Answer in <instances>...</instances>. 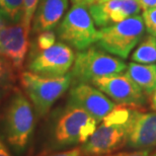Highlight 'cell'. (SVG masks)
<instances>
[{"mask_svg":"<svg viewBox=\"0 0 156 156\" xmlns=\"http://www.w3.org/2000/svg\"><path fill=\"white\" fill-rule=\"evenodd\" d=\"M0 156H11L7 147L5 146L4 142H3L1 139H0Z\"/></svg>","mask_w":156,"mask_h":156,"instance_id":"27","label":"cell"},{"mask_svg":"<svg viewBox=\"0 0 156 156\" xmlns=\"http://www.w3.org/2000/svg\"><path fill=\"white\" fill-rule=\"evenodd\" d=\"M69 0H40L33 17L32 34L53 30L63 18Z\"/></svg>","mask_w":156,"mask_h":156,"instance_id":"14","label":"cell"},{"mask_svg":"<svg viewBox=\"0 0 156 156\" xmlns=\"http://www.w3.org/2000/svg\"><path fill=\"white\" fill-rule=\"evenodd\" d=\"M142 18L147 33L156 37V7L143 10Z\"/></svg>","mask_w":156,"mask_h":156,"instance_id":"20","label":"cell"},{"mask_svg":"<svg viewBox=\"0 0 156 156\" xmlns=\"http://www.w3.org/2000/svg\"><path fill=\"white\" fill-rule=\"evenodd\" d=\"M149 156H156V151H155V152H153V153H152V154H150V155H149Z\"/></svg>","mask_w":156,"mask_h":156,"instance_id":"30","label":"cell"},{"mask_svg":"<svg viewBox=\"0 0 156 156\" xmlns=\"http://www.w3.org/2000/svg\"><path fill=\"white\" fill-rule=\"evenodd\" d=\"M98 122L82 108L68 104L54 122L50 136L52 149L82 145L95 131Z\"/></svg>","mask_w":156,"mask_h":156,"instance_id":"3","label":"cell"},{"mask_svg":"<svg viewBox=\"0 0 156 156\" xmlns=\"http://www.w3.org/2000/svg\"><path fill=\"white\" fill-rule=\"evenodd\" d=\"M48 156H83V154H82V151H81V148L76 147V148L69 149V150L57 152V153L51 154Z\"/></svg>","mask_w":156,"mask_h":156,"instance_id":"23","label":"cell"},{"mask_svg":"<svg viewBox=\"0 0 156 156\" xmlns=\"http://www.w3.org/2000/svg\"><path fill=\"white\" fill-rule=\"evenodd\" d=\"M2 124L6 141L15 152H23L34 132L35 114L30 99L17 87L9 94L3 111Z\"/></svg>","mask_w":156,"mask_h":156,"instance_id":"2","label":"cell"},{"mask_svg":"<svg viewBox=\"0 0 156 156\" xmlns=\"http://www.w3.org/2000/svg\"><path fill=\"white\" fill-rule=\"evenodd\" d=\"M20 83L39 117H45L53 105L72 85V76L68 72L63 76L46 77L30 71H21Z\"/></svg>","mask_w":156,"mask_h":156,"instance_id":"4","label":"cell"},{"mask_svg":"<svg viewBox=\"0 0 156 156\" xmlns=\"http://www.w3.org/2000/svg\"><path fill=\"white\" fill-rule=\"evenodd\" d=\"M6 23H7V21H6L4 18H3L1 15H0V33L2 32V30L4 29L5 26H6Z\"/></svg>","mask_w":156,"mask_h":156,"instance_id":"28","label":"cell"},{"mask_svg":"<svg viewBox=\"0 0 156 156\" xmlns=\"http://www.w3.org/2000/svg\"><path fill=\"white\" fill-rule=\"evenodd\" d=\"M16 70L7 59L0 55V101L15 88Z\"/></svg>","mask_w":156,"mask_h":156,"instance_id":"16","label":"cell"},{"mask_svg":"<svg viewBox=\"0 0 156 156\" xmlns=\"http://www.w3.org/2000/svg\"><path fill=\"white\" fill-rule=\"evenodd\" d=\"M145 30L142 16L135 15L99 30L96 46L112 55L127 59L144 37Z\"/></svg>","mask_w":156,"mask_h":156,"instance_id":"6","label":"cell"},{"mask_svg":"<svg viewBox=\"0 0 156 156\" xmlns=\"http://www.w3.org/2000/svg\"><path fill=\"white\" fill-rule=\"evenodd\" d=\"M75 54L63 42L55 43L45 50H36L27 62V71L46 77L63 76L72 68Z\"/></svg>","mask_w":156,"mask_h":156,"instance_id":"8","label":"cell"},{"mask_svg":"<svg viewBox=\"0 0 156 156\" xmlns=\"http://www.w3.org/2000/svg\"><path fill=\"white\" fill-rule=\"evenodd\" d=\"M37 49L45 50L50 48L56 43V34L53 30H46L38 34V38L36 40Z\"/></svg>","mask_w":156,"mask_h":156,"instance_id":"21","label":"cell"},{"mask_svg":"<svg viewBox=\"0 0 156 156\" xmlns=\"http://www.w3.org/2000/svg\"><path fill=\"white\" fill-rule=\"evenodd\" d=\"M139 5L143 10L156 7V0H138Z\"/></svg>","mask_w":156,"mask_h":156,"instance_id":"24","label":"cell"},{"mask_svg":"<svg viewBox=\"0 0 156 156\" xmlns=\"http://www.w3.org/2000/svg\"><path fill=\"white\" fill-rule=\"evenodd\" d=\"M29 45L30 36L23 23L6 24L0 33V55L7 59L16 71L23 69Z\"/></svg>","mask_w":156,"mask_h":156,"instance_id":"12","label":"cell"},{"mask_svg":"<svg viewBox=\"0 0 156 156\" xmlns=\"http://www.w3.org/2000/svg\"><path fill=\"white\" fill-rule=\"evenodd\" d=\"M151 154V149H143V150H135L130 152H119V153H112L107 156H149Z\"/></svg>","mask_w":156,"mask_h":156,"instance_id":"22","label":"cell"},{"mask_svg":"<svg viewBox=\"0 0 156 156\" xmlns=\"http://www.w3.org/2000/svg\"><path fill=\"white\" fill-rule=\"evenodd\" d=\"M68 104L82 108L98 123L118 107L104 92L88 83L72 85Z\"/></svg>","mask_w":156,"mask_h":156,"instance_id":"10","label":"cell"},{"mask_svg":"<svg viewBox=\"0 0 156 156\" xmlns=\"http://www.w3.org/2000/svg\"><path fill=\"white\" fill-rule=\"evenodd\" d=\"M57 36L61 42L83 51L98 42V30L89 13L88 7L72 5L57 27Z\"/></svg>","mask_w":156,"mask_h":156,"instance_id":"7","label":"cell"},{"mask_svg":"<svg viewBox=\"0 0 156 156\" xmlns=\"http://www.w3.org/2000/svg\"><path fill=\"white\" fill-rule=\"evenodd\" d=\"M126 146L135 150L156 147V112L133 108Z\"/></svg>","mask_w":156,"mask_h":156,"instance_id":"13","label":"cell"},{"mask_svg":"<svg viewBox=\"0 0 156 156\" xmlns=\"http://www.w3.org/2000/svg\"><path fill=\"white\" fill-rule=\"evenodd\" d=\"M102 1H107V0H92V4L98 3V2H102Z\"/></svg>","mask_w":156,"mask_h":156,"instance_id":"29","label":"cell"},{"mask_svg":"<svg viewBox=\"0 0 156 156\" xmlns=\"http://www.w3.org/2000/svg\"><path fill=\"white\" fill-rule=\"evenodd\" d=\"M96 27H107L138 15L141 11L138 0H107L88 6Z\"/></svg>","mask_w":156,"mask_h":156,"instance_id":"11","label":"cell"},{"mask_svg":"<svg viewBox=\"0 0 156 156\" xmlns=\"http://www.w3.org/2000/svg\"><path fill=\"white\" fill-rule=\"evenodd\" d=\"M149 104H150V108L156 112V89L149 95Z\"/></svg>","mask_w":156,"mask_h":156,"instance_id":"26","label":"cell"},{"mask_svg":"<svg viewBox=\"0 0 156 156\" xmlns=\"http://www.w3.org/2000/svg\"><path fill=\"white\" fill-rule=\"evenodd\" d=\"M40 2V0H23V24L26 29L27 35H30V27L35 11Z\"/></svg>","mask_w":156,"mask_h":156,"instance_id":"19","label":"cell"},{"mask_svg":"<svg viewBox=\"0 0 156 156\" xmlns=\"http://www.w3.org/2000/svg\"><path fill=\"white\" fill-rule=\"evenodd\" d=\"M72 5H83L88 7L92 4V0H71Z\"/></svg>","mask_w":156,"mask_h":156,"instance_id":"25","label":"cell"},{"mask_svg":"<svg viewBox=\"0 0 156 156\" xmlns=\"http://www.w3.org/2000/svg\"><path fill=\"white\" fill-rule=\"evenodd\" d=\"M0 15L10 23H23V0H0Z\"/></svg>","mask_w":156,"mask_h":156,"instance_id":"18","label":"cell"},{"mask_svg":"<svg viewBox=\"0 0 156 156\" xmlns=\"http://www.w3.org/2000/svg\"><path fill=\"white\" fill-rule=\"evenodd\" d=\"M90 83L118 105L139 108L147 104V94L126 74L96 78Z\"/></svg>","mask_w":156,"mask_h":156,"instance_id":"9","label":"cell"},{"mask_svg":"<svg viewBox=\"0 0 156 156\" xmlns=\"http://www.w3.org/2000/svg\"><path fill=\"white\" fill-rule=\"evenodd\" d=\"M132 60L140 64H156V37L148 35L133 53Z\"/></svg>","mask_w":156,"mask_h":156,"instance_id":"17","label":"cell"},{"mask_svg":"<svg viewBox=\"0 0 156 156\" xmlns=\"http://www.w3.org/2000/svg\"><path fill=\"white\" fill-rule=\"evenodd\" d=\"M125 74L133 80L147 96L156 89V65L132 62L127 65Z\"/></svg>","mask_w":156,"mask_h":156,"instance_id":"15","label":"cell"},{"mask_svg":"<svg viewBox=\"0 0 156 156\" xmlns=\"http://www.w3.org/2000/svg\"><path fill=\"white\" fill-rule=\"evenodd\" d=\"M126 69L127 64L122 59L114 57L98 47L91 46L75 55L70 71L72 85L90 83L96 78L118 75L125 72Z\"/></svg>","mask_w":156,"mask_h":156,"instance_id":"5","label":"cell"},{"mask_svg":"<svg viewBox=\"0 0 156 156\" xmlns=\"http://www.w3.org/2000/svg\"><path fill=\"white\" fill-rule=\"evenodd\" d=\"M133 108L118 105L99 122L92 135L81 145L83 156H107L126 146Z\"/></svg>","mask_w":156,"mask_h":156,"instance_id":"1","label":"cell"}]
</instances>
